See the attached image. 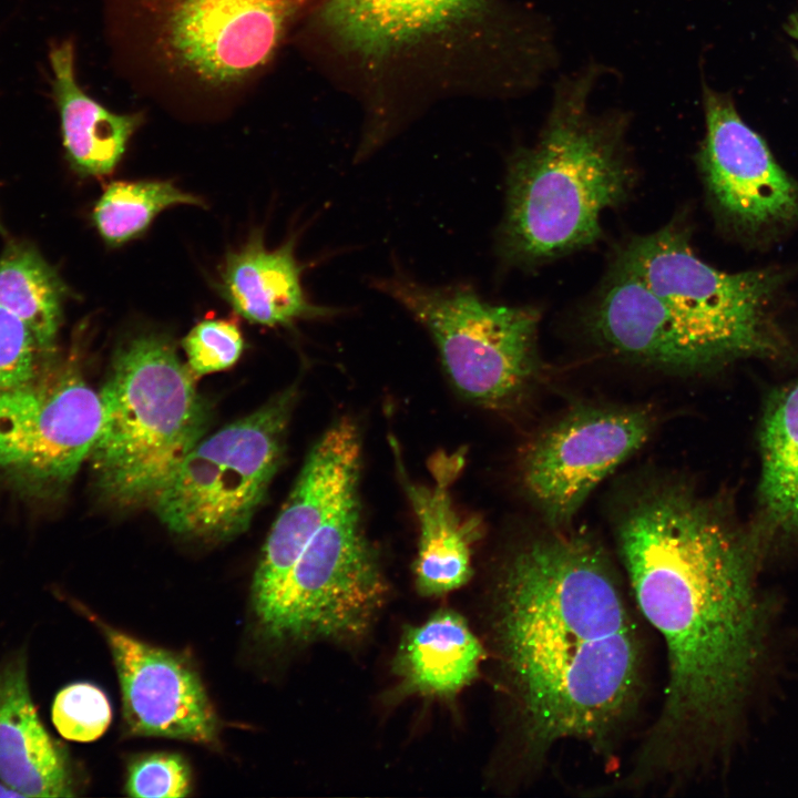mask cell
Returning a JSON list of instances; mask_svg holds the SVG:
<instances>
[{"label":"cell","mask_w":798,"mask_h":798,"mask_svg":"<svg viewBox=\"0 0 798 798\" xmlns=\"http://www.w3.org/2000/svg\"><path fill=\"white\" fill-rule=\"evenodd\" d=\"M388 593L357 492L309 536L255 615L263 634L276 643L348 645L369 634Z\"/></svg>","instance_id":"cell-7"},{"label":"cell","mask_w":798,"mask_h":798,"mask_svg":"<svg viewBox=\"0 0 798 798\" xmlns=\"http://www.w3.org/2000/svg\"><path fill=\"white\" fill-rule=\"evenodd\" d=\"M102 631L116 668L123 722L133 736L214 746L218 723L202 681L186 657L88 614Z\"/></svg>","instance_id":"cell-13"},{"label":"cell","mask_w":798,"mask_h":798,"mask_svg":"<svg viewBox=\"0 0 798 798\" xmlns=\"http://www.w3.org/2000/svg\"><path fill=\"white\" fill-rule=\"evenodd\" d=\"M51 717L63 738L89 743L106 732L112 719V708L100 687L79 682L63 687L57 694Z\"/></svg>","instance_id":"cell-25"},{"label":"cell","mask_w":798,"mask_h":798,"mask_svg":"<svg viewBox=\"0 0 798 798\" xmlns=\"http://www.w3.org/2000/svg\"><path fill=\"white\" fill-rule=\"evenodd\" d=\"M51 358L25 324L0 307V395L34 380Z\"/></svg>","instance_id":"cell-27"},{"label":"cell","mask_w":798,"mask_h":798,"mask_svg":"<svg viewBox=\"0 0 798 798\" xmlns=\"http://www.w3.org/2000/svg\"><path fill=\"white\" fill-rule=\"evenodd\" d=\"M616 260L664 303L708 368L747 357L775 359L786 351L771 317L779 272L718 270L694 253L676 224L630 241Z\"/></svg>","instance_id":"cell-6"},{"label":"cell","mask_w":798,"mask_h":798,"mask_svg":"<svg viewBox=\"0 0 798 798\" xmlns=\"http://www.w3.org/2000/svg\"><path fill=\"white\" fill-rule=\"evenodd\" d=\"M191 784V770L182 756L153 753L131 761L125 790L131 797L180 798L188 796Z\"/></svg>","instance_id":"cell-28"},{"label":"cell","mask_w":798,"mask_h":798,"mask_svg":"<svg viewBox=\"0 0 798 798\" xmlns=\"http://www.w3.org/2000/svg\"><path fill=\"white\" fill-rule=\"evenodd\" d=\"M301 274L303 266L295 257V237L269 249L255 234L226 255L218 288L235 313L260 326L287 327L303 319L338 315L339 309L309 300Z\"/></svg>","instance_id":"cell-18"},{"label":"cell","mask_w":798,"mask_h":798,"mask_svg":"<svg viewBox=\"0 0 798 798\" xmlns=\"http://www.w3.org/2000/svg\"><path fill=\"white\" fill-rule=\"evenodd\" d=\"M177 205L204 204L170 181H113L95 203L92 222L106 245L119 247L141 237L160 213Z\"/></svg>","instance_id":"cell-24"},{"label":"cell","mask_w":798,"mask_h":798,"mask_svg":"<svg viewBox=\"0 0 798 798\" xmlns=\"http://www.w3.org/2000/svg\"><path fill=\"white\" fill-rule=\"evenodd\" d=\"M462 461L460 454L442 456L433 464L436 481L422 484L407 477L397 454L401 483L419 529L415 585L426 597L451 593L472 576V551L482 532L481 523L457 512L448 488Z\"/></svg>","instance_id":"cell-17"},{"label":"cell","mask_w":798,"mask_h":798,"mask_svg":"<svg viewBox=\"0 0 798 798\" xmlns=\"http://www.w3.org/2000/svg\"><path fill=\"white\" fill-rule=\"evenodd\" d=\"M616 536L668 665L663 705L630 781L675 785L728 733L761 662L766 611L756 569L766 549L751 526L679 487L636 500Z\"/></svg>","instance_id":"cell-1"},{"label":"cell","mask_w":798,"mask_h":798,"mask_svg":"<svg viewBox=\"0 0 798 798\" xmlns=\"http://www.w3.org/2000/svg\"><path fill=\"white\" fill-rule=\"evenodd\" d=\"M489 0H318L315 24L340 53L377 68L453 44Z\"/></svg>","instance_id":"cell-14"},{"label":"cell","mask_w":798,"mask_h":798,"mask_svg":"<svg viewBox=\"0 0 798 798\" xmlns=\"http://www.w3.org/2000/svg\"><path fill=\"white\" fill-rule=\"evenodd\" d=\"M182 346L187 366L196 376L234 366L244 350V338L233 319L206 318L184 337Z\"/></svg>","instance_id":"cell-26"},{"label":"cell","mask_w":798,"mask_h":798,"mask_svg":"<svg viewBox=\"0 0 798 798\" xmlns=\"http://www.w3.org/2000/svg\"><path fill=\"white\" fill-rule=\"evenodd\" d=\"M485 654L461 614L439 610L403 631L392 659L395 694L452 698L475 681Z\"/></svg>","instance_id":"cell-21"},{"label":"cell","mask_w":798,"mask_h":798,"mask_svg":"<svg viewBox=\"0 0 798 798\" xmlns=\"http://www.w3.org/2000/svg\"><path fill=\"white\" fill-rule=\"evenodd\" d=\"M0 779L25 797L73 796L65 755L32 702L23 649L0 663Z\"/></svg>","instance_id":"cell-19"},{"label":"cell","mask_w":798,"mask_h":798,"mask_svg":"<svg viewBox=\"0 0 798 798\" xmlns=\"http://www.w3.org/2000/svg\"><path fill=\"white\" fill-rule=\"evenodd\" d=\"M49 62L63 147L71 167L83 176L112 174L143 124L144 114L113 112L81 88L71 40L52 44Z\"/></svg>","instance_id":"cell-20"},{"label":"cell","mask_w":798,"mask_h":798,"mask_svg":"<svg viewBox=\"0 0 798 798\" xmlns=\"http://www.w3.org/2000/svg\"><path fill=\"white\" fill-rule=\"evenodd\" d=\"M490 635L525 766L563 741L611 747L636 709L643 648L594 541L554 533L510 552L493 584Z\"/></svg>","instance_id":"cell-2"},{"label":"cell","mask_w":798,"mask_h":798,"mask_svg":"<svg viewBox=\"0 0 798 798\" xmlns=\"http://www.w3.org/2000/svg\"><path fill=\"white\" fill-rule=\"evenodd\" d=\"M0 233H4V229H3V226H2L1 221H0Z\"/></svg>","instance_id":"cell-30"},{"label":"cell","mask_w":798,"mask_h":798,"mask_svg":"<svg viewBox=\"0 0 798 798\" xmlns=\"http://www.w3.org/2000/svg\"><path fill=\"white\" fill-rule=\"evenodd\" d=\"M371 285L428 331L454 389L469 401L500 408L516 399L538 367L540 314L497 305L469 285L432 287L401 273Z\"/></svg>","instance_id":"cell-8"},{"label":"cell","mask_w":798,"mask_h":798,"mask_svg":"<svg viewBox=\"0 0 798 798\" xmlns=\"http://www.w3.org/2000/svg\"><path fill=\"white\" fill-rule=\"evenodd\" d=\"M318 0H103L115 58L155 98L219 109L244 98Z\"/></svg>","instance_id":"cell-4"},{"label":"cell","mask_w":798,"mask_h":798,"mask_svg":"<svg viewBox=\"0 0 798 798\" xmlns=\"http://www.w3.org/2000/svg\"><path fill=\"white\" fill-rule=\"evenodd\" d=\"M0 797H25L22 792L14 789L13 787L7 785L6 782H0Z\"/></svg>","instance_id":"cell-29"},{"label":"cell","mask_w":798,"mask_h":798,"mask_svg":"<svg viewBox=\"0 0 798 798\" xmlns=\"http://www.w3.org/2000/svg\"><path fill=\"white\" fill-rule=\"evenodd\" d=\"M595 72L563 80L538 141L509 161L499 252L512 265L551 260L594 244L601 215L634 175L621 116L589 108Z\"/></svg>","instance_id":"cell-3"},{"label":"cell","mask_w":798,"mask_h":798,"mask_svg":"<svg viewBox=\"0 0 798 798\" xmlns=\"http://www.w3.org/2000/svg\"><path fill=\"white\" fill-rule=\"evenodd\" d=\"M758 439L761 468L750 526L766 549L798 543V378L768 393Z\"/></svg>","instance_id":"cell-22"},{"label":"cell","mask_w":798,"mask_h":798,"mask_svg":"<svg viewBox=\"0 0 798 798\" xmlns=\"http://www.w3.org/2000/svg\"><path fill=\"white\" fill-rule=\"evenodd\" d=\"M704 111L706 134L698 163L719 215L750 233L797 219L798 184L741 120L730 99L705 89Z\"/></svg>","instance_id":"cell-12"},{"label":"cell","mask_w":798,"mask_h":798,"mask_svg":"<svg viewBox=\"0 0 798 798\" xmlns=\"http://www.w3.org/2000/svg\"><path fill=\"white\" fill-rule=\"evenodd\" d=\"M68 289L31 245L10 242L0 256V307L21 319L42 350L53 357Z\"/></svg>","instance_id":"cell-23"},{"label":"cell","mask_w":798,"mask_h":798,"mask_svg":"<svg viewBox=\"0 0 798 798\" xmlns=\"http://www.w3.org/2000/svg\"><path fill=\"white\" fill-rule=\"evenodd\" d=\"M100 397L95 485L115 505H152L207 427L194 374L167 337L142 332L117 347Z\"/></svg>","instance_id":"cell-5"},{"label":"cell","mask_w":798,"mask_h":798,"mask_svg":"<svg viewBox=\"0 0 798 798\" xmlns=\"http://www.w3.org/2000/svg\"><path fill=\"white\" fill-rule=\"evenodd\" d=\"M296 390L201 439L152 507L178 535L224 540L245 531L283 461Z\"/></svg>","instance_id":"cell-9"},{"label":"cell","mask_w":798,"mask_h":798,"mask_svg":"<svg viewBox=\"0 0 798 798\" xmlns=\"http://www.w3.org/2000/svg\"><path fill=\"white\" fill-rule=\"evenodd\" d=\"M52 364L0 395V470L35 487L61 488L91 453L102 402L76 362Z\"/></svg>","instance_id":"cell-10"},{"label":"cell","mask_w":798,"mask_h":798,"mask_svg":"<svg viewBox=\"0 0 798 798\" xmlns=\"http://www.w3.org/2000/svg\"><path fill=\"white\" fill-rule=\"evenodd\" d=\"M589 323L604 345L626 358L678 371L708 368L664 303L617 260L590 309Z\"/></svg>","instance_id":"cell-16"},{"label":"cell","mask_w":798,"mask_h":798,"mask_svg":"<svg viewBox=\"0 0 798 798\" xmlns=\"http://www.w3.org/2000/svg\"><path fill=\"white\" fill-rule=\"evenodd\" d=\"M361 440L355 422L332 423L309 451L263 548L253 584L258 611L277 590L309 536L359 491Z\"/></svg>","instance_id":"cell-15"},{"label":"cell","mask_w":798,"mask_h":798,"mask_svg":"<svg viewBox=\"0 0 798 798\" xmlns=\"http://www.w3.org/2000/svg\"><path fill=\"white\" fill-rule=\"evenodd\" d=\"M652 428V417L642 409H574L524 450L525 491L546 521L561 528L598 482L642 447Z\"/></svg>","instance_id":"cell-11"}]
</instances>
